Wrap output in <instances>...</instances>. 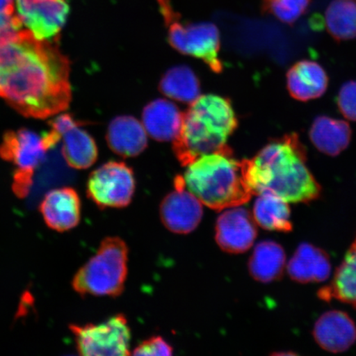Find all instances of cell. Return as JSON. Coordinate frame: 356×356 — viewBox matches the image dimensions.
I'll return each instance as SVG.
<instances>
[{"instance_id":"6da1fadb","label":"cell","mask_w":356,"mask_h":356,"mask_svg":"<svg viewBox=\"0 0 356 356\" xmlns=\"http://www.w3.org/2000/svg\"><path fill=\"white\" fill-rule=\"evenodd\" d=\"M70 71L55 42L22 29L0 40V97L26 118H48L69 108Z\"/></svg>"},{"instance_id":"5b68a950","label":"cell","mask_w":356,"mask_h":356,"mask_svg":"<svg viewBox=\"0 0 356 356\" xmlns=\"http://www.w3.org/2000/svg\"><path fill=\"white\" fill-rule=\"evenodd\" d=\"M129 249L122 238L102 240L96 254L74 275L72 286L81 296L118 297L124 291Z\"/></svg>"},{"instance_id":"3957f363","label":"cell","mask_w":356,"mask_h":356,"mask_svg":"<svg viewBox=\"0 0 356 356\" xmlns=\"http://www.w3.org/2000/svg\"><path fill=\"white\" fill-rule=\"evenodd\" d=\"M237 127V118L228 99L200 96L184 113L172 149L181 165L186 167L203 155L226 149L227 140Z\"/></svg>"},{"instance_id":"52a82bcc","label":"cell","mask_w":356,"mask_h":356,"mask_svg":"<svg viewBox=\"0 0 356 356\" xmlns=\"http://www.w3.org/2000/svg\"><path fill=\"white\" fill-rule=\"evenodd\" d=\"M79 355L84 356H124L131 355V329L127 319L118 314L99 324H72Z\"/></svg>"},{"instance_id":"7c38bea8","label":"cell","mask_w":356,"mask_h":356,"mask_svg":"<svg viewBox=\"0 0 356 356\" xmlns=\"http://www.w3.org/2000/svg\"><path fill=\"white\" fill-rule=\"evenodd\" d=\"M47 150L42 135L20 129L4 134L0 144V157L15 164L16 170L34 172L42 163Z\"/></svg>"},{"instance_id":"9c48e42d","label":"cell","mask_w":356,"mask_h":356,"mask_svg":"<svg viewBox=\"0 0 356 356\" xmlns=\"http://www.w3.org/2000/svg\"><path fill=\"white\" fill-rule=\"evenodd\" d=\"M22 26L42 41H57L70 13L67 0H15Z\"/></svg>"},{"instance_id":"30bf717a","label":"cell","mask_w":356,"mask_h":356,"mask_svg":"<svg viewBox=\"0 0 356 356\" xmlns=\"http://www.w3.org/2000/svg\"><path fill=\"white\" fill-rule=\"evenodd\" d=\"M175 190L160 204V218L172 233L186 234L197 228L203 216L202 203L186 189L184 177L175 180Z\"/></svg>"},{"instance_id":"277c9868","label":"cell","mask_w":356,"mask_h":356,"mask_svg":"<svg viewBox=\"0 0 356 356\" xmlns=\"http://www.w3.org/2000/svg\"><path fill=\"white\" fill-rule=\"evenodd\" d=\"M186 167L184 177L186 189L213 210L242 206L252 197L246 159H235L229 147L203 155Z\"/></svg>"},{"instance_id":"d4e9b609","label":"cell","mask_w":356,"mask_h":356,"mask_svg":"<svg viewBox=\"0 0 356 356\" xmlns=\"http://www.w3.org/2000/svg\"><path fill=\"white\" fill-rule=\"evenodd\" d=\"M329 34L337 41L356 38V3L353 0H333L325 12Z\"/></svg>"},{"instance_id":"8fae6325","label":"cell","mask_w":356,"mask_h":356,"mask_svg":"<svg viewBox=\"0 0 356 356\" xmlns=\"http://www.w3.org/2000/svg\"><path fill=\"white\" fill-rule=\"evenodd\" d=\"M257 236V222L247 209H225L218 217L216 240L222 251L234 254L247 252L254 243Z\"/></svg>"},{"instance_id":"7402d4cb","label":"cell","mask_w":356,"mask_h":356,"mask_svg":"<svg viewBox=\"0 0 356 356\" xmlns=\"http://www.w3.org/2000/svg\"><path fill=\"white\" fill-rule=\"evenodd\" d=\"M318 295L324 301L337 300L356 309V238L338 267L331 284L320 289Z\"/></svg>"},{"instance_id":"ac0fdd59","label":"cell","mask_w":356,"mask_h":356,"mask_svg":"<svg viewBox=\"0 0 356 356\" xmlns=\"http://www.w3.org/2000/svg\"><path fill=\"white\" fill-rule=\"evenodd\" d=\"M184 113L172 102L157 99L147 105L142 119L147 133L159 141L175 140L181 131Z\"/></svg>"},{"instance_id":"f1b7e54d","label":"cell","mask_w":356,"mask_h":356,"mask_svg":"<svg viewBox=\"0 0 356 356\" xmlns=\"http://www.w3.org/2000/svg\"><path fill=\"white\" fill-rule=\"evenodd\" d=\"M33 172L16 170L13 175V191L17 197L25 198L33 184Z\"/></svg>"},{"instance_id":"83f0119b","label":"cell","mask_w":356,"mask_h":356,"mask_svg":"<svg viewBox=\"0 0 356 356\" xmlns=\"http://www.w3.org/2000/svg\"><path fill=\"white\" fill-rule=\"evenodd\" d=\"M172 347L161 337H153L142 342L134 350V355H171Z\"/></svg>"},{"instance_id":"ba28073f","label":"cell","mask_w":356,"mask_h":356,"mask_svg":"<svg viewBox=\"0 0 356 356\" xmlns=\"http://www.w3.org/2000/svg\"><path fill=\"white\" fill-rule=\"evenodd\" d=\"M135 191L132 169L122 162L104 164L91 173L87 182L88 197L101 209L129 206Z\"/></svg>"},{"instance_id":"8992f818","label":"cell","mask_w":356,"mask_h":356,"mask_svg":"<svg viewBox=\"0 0 356 356\" xmlns=\"http://www.w3.org/2000/svg\"><path fill=\"white\" fill-rule=\"evenodd\" d=\"M157 2L168 28L171 46L182 54L202 60L213 72L220 73L222 65L219 58L220 38L217 26L211 22H181L170 0H157Z\"/></svg>"},{"instance_id":"4316f807","label":"cell","mask_w":356,"mask_h":356,"mask_svg":"<svg viewBox=\"0 0 356 356\" xmlns=\"http://www.w3.org/2000/svg\"><path fill=\"white\" fill-rule=\"evenodd\" d=\"M337 105L346 119L356 122V81L347 82L341 87Z\"/></svg>"},{"instance_id":"ffe728a7","label":"cell","mask_w":356,"mask_h":356,"mask_svg":"<svg viewBox=\"0 0 356 356\" xmlns=\"http://www.w3.org/2000/svg\"><path fill=\"white\" fill-rule=\"evenodd\" d=\"M286 256L280 245L270 240L257 245L248 261L252 277L261 283H270L282 277Z\"/></svg>"},{"instance_id":"2e32d148","label":"cell","mask_w":356,"mask_h":356,"mask_svg":"<svg viewBox=\"0 0 356 356\" xmlns=\"http://www.w3.org/2000/svg\"><path fill=\"white\" fill-rule=\"evenodd\" d=\"M328 86V78L323 67L314 61L301 60L287 73V88L293 99L302 102L317 99Z\"/></svg>"},{"instance_id":"5bb4252c","label":"cell","mask_w":356,"mask_h":356,"mask_svg":"<svg viewBox=\"0 0 356 356\" xmlns=\"http://www.w3.org/2000/svg\"><path fill=\"white\" fill-rule=\"evenodd\" d=\"M314 337L325 350L341 353L350 348L356 341V327L353 320L344 312L328 311L316 322Z\"/></svg>"},{"instance_id":"4fadbf2b","label":"cell","mask_w":356,"mask_h":356,"mask_svg":"<svg viewBox=\"0 0 356 356\" xmlns=\"http://www.w3.org/2000/svg\"><path fill=\"white\" fill-rule=\"evenodd\" d=\"M40 212L49 228L65 232L79 224L81 200L72 188L52 190L44 195L40 204Z\"/></svg>"},{"instance_id":"484cf974","label":"cell","mask_w":356,"mask_h":356,"mask_svg":"<svg viewBox=\"0 0 356 356\" xmlns=\"http://www.w3.org/2000/svg\"><path fill=\"white\" fill-rule=\"evenodd\" d=\"M265 10L287 24H292L304 15L310 0H262Z\"/></svg>"},{"instance_id":"7a4b0ae2","label":"cell","mask_w":356,"mask_h":356,"mask_svg":"<svg viewBox=\"0 0 356 356\" xmlns=\"http://www.w3.org/2000/svg\"><path fill=\"white\" fill-rule=\"evenodd\" d=\"M307 153L296 134L271 141L254 158L246 159L253 195L270 193L288 203H308L319 197L321 186L306 166Z\"/></svg>"},{"instance_id":"d6986e66","label":"cell","mask_w":356,"mask_h":356,"mask_svg":"<svg viewBox=\"0 0 356 356\" xmlns=\"http://www.w3.org/2000/svg\"><path fill=\"white\" fill-rule=\"evenodd\" d=\"M309 136L312 143L320 152L337 156L348 147L351 129L344 121L322 115L312 124Z\"/></svg>"},{"instance_id":"603a6c76","label":"cell","mask_w":356,"mask_h":356,"mask_svg":"<svg viewBox=\"0 0 356 356\" xmlns=\"http://www.w3.org/2000/svg\"><path fill=\"white\" fill-rule=\"evenodd\" d=\"M252 216L262 229L278 232H291L293 225L288 202L270 193L257 195Z\"/></svg>"},{"instance_id":"9a60e30c","label":"cell","mask_w":356,"mask_h":356,"mask_svg":"<svg viewBox=\"0 0 356 356\" xmlns=\"http://www.w3.org/2000/svg\"><path fill=\"white\" fill-rule=\"evenodd\" d=\"M332 265L327 253L313 244L301 243L287 264V273L295 282H323L330 277Z\"/></svg>"},{"instance_id":"f546056e","label":"cell","mask_w":356,"mask_h":356,"mask_svg":"<svg viewBox=\"0 0 356 356\" xmlns=\"http://www.w3.org/2000/svg\"><path fill=\"white\" fill-rule=\"evenodd\" d=\"M0 13L15 15V0H0Z\"/></svg>"},{"instance_id":"44dd1931","label":"cell","mask_w":356,"mask_h":356,"mask_svg":"<svg viewBox=\"0 0 356 356\" xmlns=\"http://www.w3.org/2000/svg\"><path fill=\"white\" fill-rule=\"evenodd\" d=\"M77 121L61 134L62 154L68 165L75 169L90 168L97 159L95 140Z\"/></svg>"},{"instance_id":"cb8c5ba5","label":"cell","mask_w":356,"mask_h":356,"mask_svg":"<svg viewBox=\"0 0 356 356\" xmlns=\"http://www.w3.org/2000/svg\"><path fill=\"white\" fill-rule=\"evenodd\" d=\"M159 90L172 99L193 104L200 97V88L193 71L181 65L173 67L163 75Z\"/></svg>"},{"instance_id":"e0dca14e","label":"cell","mask_w":356,"mask_h":356,"mask_svg":"<svg viewBox=\"0 0 356 356\" xmlns=\"http://www.w3.org/2000/svg\"><path fill=\"white\" fill-rule=\"evenodd\" d=\"M106 141L114 153L126 158L140 154L148 145L143 124L129 115L118 117L111 122Z\"/></svg>"}]
</instances>
